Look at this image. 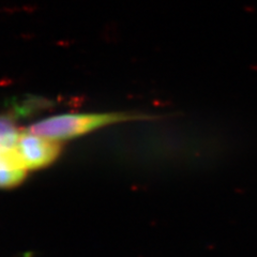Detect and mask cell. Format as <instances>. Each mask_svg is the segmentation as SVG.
Here are the masks:
<instances>
[{"mask_svg":"<svg viewBox=\"0 0 257 257\" xmlns=\"http://www.w3.org/2000/svg\"><path fill=\"white\" fill-rule=\"evenodd\" d=\"M146 115L125 111L67 112L39 120L25 130L58 143L82 138L103 127L135 120L146 119Z\"/></svg>","mask_w":257,"mask_h":257,"instance_id":"obj_1","label":"cell"},{"mask_svg":"<svg viewBox=\"0 0 257 257\" xmlns=\"http://www.w3.org/2000/svg\"><path fill=\"white\" fill-rule=\"evenodd\" d=\"M29 171L15 146L0 149V189H13L26 178Z\"/></svg>","mask_w":257,"mask_h":257,"instance_id":"obj_3","label":"cell"},{"mask_svg":"<svg viewBox=\"0 0 257 257\" xmlns=\"http://www.w3.org/2000/svg\"><path fill=\"white\" fill-rule=\"evenodd\" d=\"M23 130L15 123L10 115H0V149L15 146Z\"/></svg>","mask_w":257,"mask_h":257,"instance_id":"obj_4","label":"cell"},{"mask_svg":"<svg viewBox=\"0 0 257 257\" xmlns=\"http://www.w3.org/2000/svg\"><path fill=\"white\" fill-rule=\"evenodd\" d=\"M16 148L28 171H38L50 166L61 154V143L26 130L22 131Z\"/></svg>","mask_w":257,"mask_h":257,"instance_id":"obj_2","label":"cell"}]
</instances>
